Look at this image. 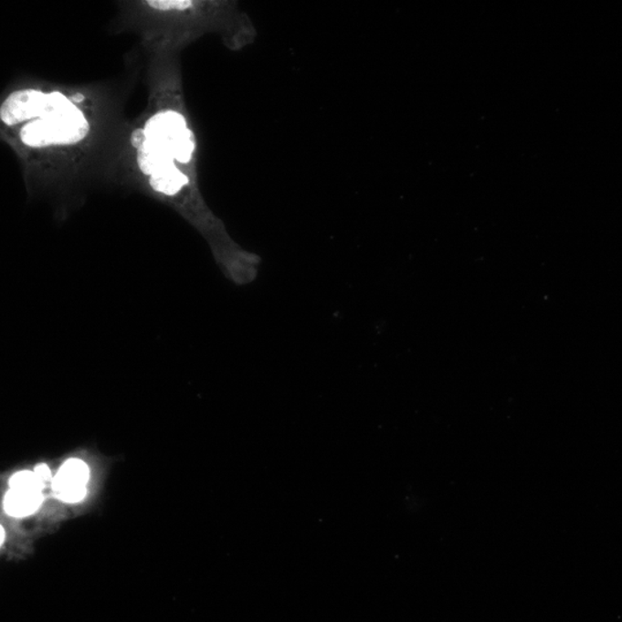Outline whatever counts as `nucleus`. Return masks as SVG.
I'll return each mask as SVG.
<instances>
[{
  "label": "nucleus",
  "mask_w": 622,
  "mask_h": 622,
  "mask_svg": "<svg viewBox=\"0 0 622 622\" xmlns=\"http://www.w3.org/2000/svg\"><path fill=\"white\" fill-rule=\"evenodd\" d=\"M131 142L136 150V164L147 176L154 192L176 196L189 186L191 180L188 175L176 166L174 158L144 138L142 128L132 133Z\"/></svg>",
  "instance_id": "f257e3e1"
},
{
  "label": "nucleus",
  "mask_w": 622,
  "mask_h": 622,
  "mask_svg": "<svg viewBox=\"0 0 622 622\" xmlns=\"http://www.w3.org/2000/svg\"><path fill=\"white\" fill-rule=\"evenodd\" d=\"M144 138L184 166L192 164L196 141L186 119L175 110L165 109L153 113L142 128Z\"/></svg>",
  "instance_id": "f03ea898"
},
{
  "label": "nucleus",
  "mask_w": 622,
  "mask_h": 622,
  "mask_svg": "<svg viewBox=\"0 0 622 622\" xmlns=\"http://www.w3.org/2000/svg\"><path fill=\"white\" fill-rule=\"evenodd\" d=\"M90 126L80 109L37 119L21 127L22 143L30 148H47L81 142Z\"/></svg>",
  "instance_id": "7ed1b4c3"
},
{
  "label": "nucleus",
  "mask_w": 622,
  "mask_h": 622,
  "mask_svg": "<svg viewBox=\"0 0 622 622\" xmlns=\"http://www.w3.org/2000/svg\"><path fill=\"white\" fill-rule=\"evenodd\" d=\"M72 99L59 91L46 92L37 90H20L12 92L0 108V119L6 126H17L37 119L54 116L77 110Z\"/></svg>",
  "instance_id": "20e7f679"
},
{
  "label": "nucleus",
  "mask_w": 622,
  "mask_h": 622,
  "mask_svg": "<svg viewBox=\"0 0 622 622\" xmlns=\"http://www.w3.org/2000/svg\"><path fill=\"white\" fill-rule=\"evenodd\" d=\"M90 480V469L79 459H70L61 466L52 480L57 497L66 502L81 501L87 495L86 485Z\"/></svg>",
  "instance_id": "39448f33"
},
{
  "label": "nucleus",
  "mask_w": 622,
  "mask_h": 622,
  "mask_svg": "<svg viewBox=\"0 0 622 622\" xmlns=\"http://www.w3.org/2000/svg\"><path fill=\"white\" fill-rule=\"evenodd\" d=\"M42 501V491L11 488L4 501V510L7 514L22 518L33 514Z\"/></svg>",
  "instance_id": "423d86ee"
},
{
  "label": "nucleus",
  "mask_w": 622,
  "mask_h": 622,
  "mask_svg": "<svg viewBox=\"0 0 622 622\" xmlns=\"http://www.w3.org/2000/svg\"><path fill=\"white\" fill-rule=\"evenodd\" d=\"M44 482L37 478L35 471H20L16 474L10 480L11 488L30 490V491H42Z\"/></svg>",
  "instance_id": "0eeeda50"
},
{
  "label": "nucleus",
  "mask_w": 622,
  "mask_h": 622,
  "mask_svg": "<svg viewBox=\"0 0 622 622\" xmlns=\"http://www.w3.org/2000/svg\"><path fill=\"white\" fill-rule=\"evenodd\" d=\"M154 11L167 13L174 11H187L193 8L194 2H184V0H150L145 3Z\"/></svg>",
  "instance_id": "6e6552de"
},
{
  "label": "nucleus",
  "mask_w": 622,
  "mask_h": 622,
  "mask_svg": "<svg viewBox=\"0 0 622 622\" xmlns=\"http://www.w3.org/2000/svg\"><path fill=\"white\" fill-rule=\"evenodd\" d=\"M35 474L37 475V478L42 480V482L47 483L48 480H51L52 475H51V470L48 469V467L47 465H39L35 469Z\"/></svg>",
  "instance_id": "1a4fd4ad"
},
{
  "label": "nucleus",
  "mask_w": 622,
  "mask_h": 622,
  "mask_svg": "<svg viewBox=\"0 0 622 622\" xmlns=\"http://www.w3.org/2000/svg\"><path fill=\"white\" fill-rule=\"evenodd\" d=\"M0 532H0V533H2V535H0V536H2V540H0V543H2V544H3L4 537H5V532H4V528H0Z\"/></svg>",
  "instance_id": "9d476101"
}]
</instances>
